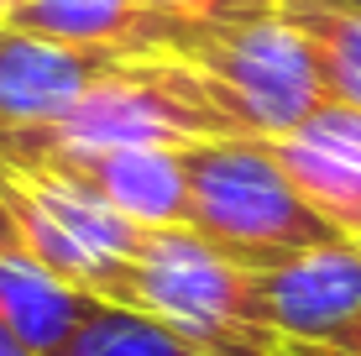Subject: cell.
<instances>
[{
    "instance_id": "7a4b0ae2",
    "label": "cell",
    "mask_w": 361,
    "mask_h": 356,
    "mask_svg": "<svg viewBox=\"0 0 361 356\" xmlns=\"http://www.w3.org/2000/svg\"><path fill=\"white\" fill-rule=\"evenodd\" d=\"M209 137H246V131L220 105V94L209 90L204 73L178 63V58H121L63 121L0 137V157L194 147Z\"/></svg>"
},
{
    "instance_id": "8992f818",
    "label": "cell",
    "mask_w": 361,
    "mask_h": 356,
    "mask_svg": "<svg viewBox=\"0 0 361 356\" xmlns=\"http://www.w3.org/2000/svg\"><path fill=\"white\" fill-rule=\"evenodd\" d=\"M257 304L262 320L304 356L341 346L361 320V241H330L257 273Z\"/></svg>"
},
{
    "instance_id": "9a60e30c",
    "label": "cell",
    "mask_w": 361,
    "mask_h": 356,
    "mask_svg": "<svg viewBox=\"0 0 361 356\" xmlns=\"http://www.w3.org/2000/svg\"><path fill=\"white\" fill-rule=\"evenodd\" d=\"M0 252H21V236H16V220H11L6 200H0Z\"/></svg>"
},
{
    "instance_id": "ffe728a7",
    "label": "cell",
    "mask_w": 361,
    "mask_h": 356,
    "mask_svg": "<svg viewBox=\"0 0 361 356\" xmlns=\"http://www.w3.org/2000/svg\"><path fill=\"white\" fill-rule=\"evenodd\" d=\"M272 6H283V0H272Z\"/></svg>"
},
{
    "instance_id": "4fadbf2b",
    "label": "cell",
    "mask_w": 361,
    "mask_h": 356,
    "mask_svg": "<svg viewBox=\"0 0 361 356\" xmlns=\"http://www.w3.org/2000/svg\"><path fill=\"white\" fill-rule=\"evenodd\" d=\"M53 356H209V351H199L194 340H183L178 330H168L142 309L99 304Z\"/></svg>"
},
{
    "instance_id": "44dd1931",
    "label": "cell",
    "mask_w": 361,
    "mask_h": 356,
    "mask_svg": "<svg viewBox=\"0 0 361 356\" xmlns=\"http://www.w3.org/2000/svg\"><path fill=\"white\" fill-rule=\"evenodd\" d=\"M0 32H6V27H0Z\"/></svg>"
},
{
    "instance_id": "e0dca14e",
    "label": "cell",
    "mask_w": 361,
    "mask_h": 356,
    "mask_svg": "<svg viewBox=\"0 0 361 356\" xmlns=\"http://www.w3.org/2000/svg\"><path fill=\"white\" fill-rule=\"evenodd\" d=\"M0 356H32V351H27V346H21V340H16V336H11V330H6V325H0Z\"/></svg>"
},
{
    "instance_id": "5bb4252c",
    "label": "cell",
    "mask_w": 361,
    "mask_h": 356,
    "mask_svg": "<svg viewBox=\"0 0 361 356\" xmlns=\"http://www.w3.org/2000/svg\"><path fill=\"white\" fill-rule=\"evenodd\" d=\"M157 6L178 11V16H194V21H252V16L278 11L272 0H157Z\"/></svg>"
},
{
    "instance_id": "d6986e66",
    "label": "cell",
    "mask_w": 361,
    "mask_h": 356,
    "mask_svg": "<svg viewBox=\"0 0 361 356\" xmlns=\"http://www.w3.org/2000/svg\"><path fill=\"white\" fill-rule=\"evenodd\" d=\"M330 6H345V11H356V16H361V0H330Z\"/></svg>"
},
{
    "instance_id": "3957f363",
    "label": "cell",
    "mask_w": 361,
    "mask_h": 356,
    "mask_svg": "<svg viewBox=\"0 0 361 356\" xmlns=\"http://www.w3.org/2000/svg\"><path fill=\"white\" fill-rule=\"evenodd\" d=\"M121 309H142L209 356H304L262 320L257 273L189 226H152Z\"/></svg>"
},
{
    "instance_id": "277c9868",
    "label": "cell",
    "mask_w": 361,
    "mask_h": 356,
    "mask_svg": "<svg viewBox=\"0 0 361 356\" xmlns=\"http://www.w3.org/2000/svg\"><path fill=\"white\" fill-rule=\"evenodd\" d=\"M0 200L16 220L27 257H37L63 283L94 293L105 304H121L131 267L142 257L147 226L110 210L94 189H84L79 178H68L53 163L0 157Z\"/></svg>"
},
{
    "instance_id": "5b68a950",
    "label": "cell",
    "mask_w": 361,
    "mask_h": 356,
    "mask_svg": "<svg viewBox=\"0 0 361 356\" xmlns=\"http://www.w3.org/2000/svg\"><path fill=\"white\" fill-rule=\"evenodd\" d=\"M178 63L204 73L246 137H288L330 100L314 47L283 11L252 21H194Z\"/></svg>"
},
{
    "instance_id": "9c48e42d",
    "label": "cell",
    "mask_w": 361,
    "mask_h": 356,
    "mask_svg": "<svg viewBox=\"0 0 361 356\" xmlns=\"http://www.w3.org/2000/svg\"><path fill=\"white\" fill-rule=\"evenodd\" d=\"M283 173L345 241H361V110L325 100L304 126L272 137Z\"/></svg>"
},
{
    "instance_id": "7c38bea8",
    "label": "cell",
    "mask_w": 361,
    "mask_h": 356,
    "mask_svg": "<svg viewBox=\"0 0 361 356\" xmlns=\"http://www.w3.org/2000/svg\"><path fill=\"white\" fill-rule=\"evenodd\" d=\"M278 11L314 47L330 100H345L361 110V16L345 6H330V0H283Z\"/></svg>"
},
{
    "instance_id": "ba28073f",
    "label": "cell",
    "mask_w": 361,
    "mask_h": 356,
    "mask_svg": "<svg viewBox=\"0 0 361 356\" xmlns=\"http://www.w3.org/2000/svg\"><path fill=\"white\" fill-rule=\"evenodd\" d=\"M11 27L116 58H178L194 16H178L157 0H21Z\"/></svg>"
},
{
    "instance_id": "8fae6325",
    "label": "cell",
    "mask_w": 361,
    "mask_h": 356,
    "mask_svg": "<svg viewBox=\"0 0 361 356\" xmlns=\"http://www.w3.org/2000/svg\"><path fill=\"white\" fill-rule=\"evenodd\" d=\"M105 299L63 283L27 252H0V325L32 356H53Z\"/></svg>"
},
{
    "instance_id": "52a82bcc",
    "label": "cell",
    "mask_w": 361,
    "mask_h": 356,
    "mask_svg": "<svg viewBox=\"0 0 361 356\" xmlns=\"http://www.w3.org/2000/svg\"><path fill=\"white\" fill-rule=\"evenodd\" d=\"M116 63V53L47 42L6 27L0 32V137L63 121Z\"/></svg>"
},
{
    "instance_id": "30bf717a",
    "label": "cell",
    "mask_w": 361,
    "mask_h": 356,
    "mask_svg": "<svg viewBox=\"0 0 361 356\" xmlns=\"http://www.w3.org/2000/svg\"><path fill=\"white\" fill-rule=\"evenodd\" d=\"M21 163H53L84 189H94L110 210L136 226H183L189 220V173L183 147H110V152H47Z\"/></svg>"
},
{
    "instance_id": "2e32d148",
    "label": "cell",
    "mask_w": 361,
    "mask_h": 356,
    "mask_svg": "<svg viewBox=\"0 0 361 356\" xmlns=\"http://www.w3.org/2000/svg\"><path fill=\"white\" fill-rule=\"evenodd\" d=\"M314 356H361V320L345 330V340L341 346H330V351H314Z\"/></svg>"
},
{
    "instance_id": "6da1fadb",
    "label": "cell",
    "mask_w": 361,
    "mask_h": 356,
    "mask_svg": "<svg viewBox=\"0 0 361 356\" xmlns=\"http://www.w3.org/2000/svg\"><path fill=\"white\" fill-rule=\"evenodd\" d=\"M189 173V220L231 262L267 273L298 252L345 241L283 173L267 137H209L183 147Z\"/></svg>"
},
{
    "instance_id": "ac0fdd59",
    "label": "cell",
    "mask_w": 361,
    "mask_h": 356,
    "mask_svg": "<svg viewBox=\"0 0 361 356\" xmlns=\"http://www.w3.org/2000/svg\"><path fill=\"white\" fill-rule=\"evenodd\" d=\"M21 11V0H0V27H11V16Z\"/></svg>"
}]
</instances>
